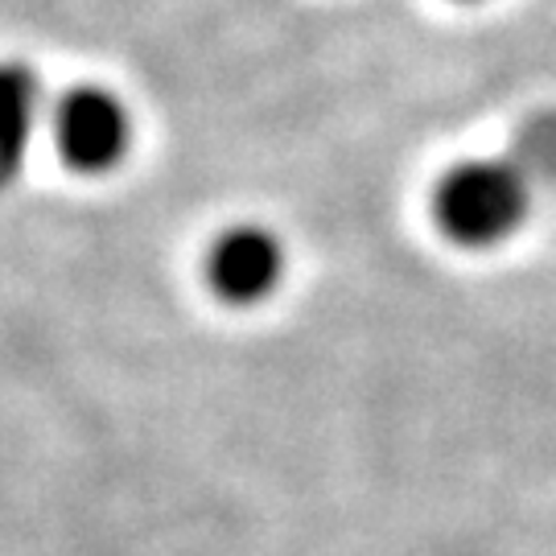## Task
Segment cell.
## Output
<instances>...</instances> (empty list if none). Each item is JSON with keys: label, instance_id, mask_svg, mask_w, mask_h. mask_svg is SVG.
Segmentation results:
<instances>
[{"label": "cell", "instance_id": "3", "mask_svg": "<svg viewBox=\"0 0 556 556\" xmlns=\"http://www.w3.org/2000/svg\"><path fill=\"white\" fill-rule=\"evenodd\" d=\"M206 280L231 305H256L273 298L285 280V243L268 227H231L211 243Z\"/></svg>", "mask_w": 556, "mask_h": 556}, {"label": "cell", "instance_id": "2", "mask_svg": "<svg viewBox=\"0 0 556 556\" xmlns=\"http://www.w3.org/2000/svg\"><path fill=\"white\" fill-rule=\"evenodd\" d=\"M132 140V116L119 96L103 87H79L59 108V149L66 165L83 174H103L124 161Z\"/></svg>", "mask_w": 556, "mask_h": 556}, {"label": "cell", "instance_id": "4", "mask_svg": "<svg viewBox=\"0 0 556 556\" xmlns=\"http://www.w3.org/2000/svg\"><path fill=\"white\" fill-rule=\"evenodd\" d=\"M511 161L532 181V190H556V112H540L519 128Z\"/></svg>", "mask_w": 556, "mask_h": 556}, {"label": "cell", "instance_id": "1", "mask_svg": "<svg viewBox=\"0 0 556 556\" xmlns=\"http://www.w3.org/2000/svg\"><path fill=\"white\" fill-rule=\"evenodd\" d=\"M532 194L536 190L511 161V153L507 157L462 161L438 181L433 219L454 243L482 252V248L507 243L523 227Z\"/></svg>", "mask_w": 556, "mask_h": 556}]
</instances>
